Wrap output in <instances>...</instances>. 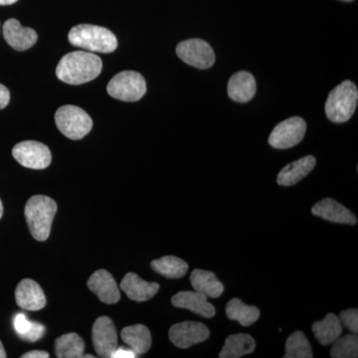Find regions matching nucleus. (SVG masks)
<instances>
[{"mask_svg": "<svg viewBox=\"0 0 358 358\" xmlns=\"http://www.w3.org/2000/svg\"><path fill=\"white\" fill-rule=\"evenodd\" d=\"M103 69V62L92 52L76 51L65 55L56 68L58 79L70 85H81L96 79Z\"/></svg>", "mask_w": 358, "mask_h": 358, "instance_id": "f257e3e1", "label": "nucleus"}, {"mask_svg": "<svg viewBox=\"0 0 358 358\" xmlns=\"http://www.w3.org/2000/svg\"><path fill=\"white\" fill-rule=\"evenodd\" d=\"M56 212L57 204L50 197L35 195L28 200L25 206V217L35 240L43 242L48 239Z\"/></svg>", "mask_w": 358, "mask_h": 358, "instance_id": "f03ea898", "label": "nucleus"}, {"mask_svg": "<svg viewBox=\"0 0 358 358\" xmlns=\"http://www.w3.org/2000/svg\"><path fill=\"white\" fill-rule=\"evenodd\" d=\"M70 43L89 52L110 53L117 47V37L109 29L101 26L80 24L70 30Z\"/></svg>", "mask_w": 358, "mask_h": 358, "instance_id": "7ed1b4c3", "label": "nucleus"}, {"mask_svg": "<svg viewBox=\"0 0 358 358\" xmlns=\"http://www.w3.org/2000/svg\"><path fill=\"white\" fill-rule=\"evenodd\" d=\"M357 87L352 82L345 81L329 93L326 103V114L331 122H348L357 109Z\"/></svg>", "mask_w": 358, "mask_h": 358, "instance_id": "20e7f679", "label": "nucleus"}, {"mask_svg": "<svg viewBox=\"0 0 358 358\" xmlns=\"http://www.w3.org/2000/svg\"><path fill=\"white\" fill-rule=\"evenodd\" d=\"M55 122L59 131L70 140H81L93 128L91 117L77 106L66 105L59 108Z\"/></svg>", "mask_w": 358, "mask_h": 358, "instance_id": "39448f33", "label": "nucleus"}, {"mask_svg": "<svg viewBox=\"0 0 358 358\" xmlns=\"http://www.w3.org/2000/svg\"><path fill=\"white\" fill-rule=\"evenodd\" d=\"M113 98L122 102H136L147 93V83L140 73L124 71L115 75L107 87Z\"/></svg>", "mask_w": 358, "mask_h": 358, "instance_id": "423d86ee", "label": "nucleus"}, {"mask_svg": "<svg viewBox=\"0 0 358 358\" xmlns=\"http://www.w3.org/2000/svg\"><path fill=\"white\" fill-rule=\"evenodd\" d=\"M307 131V124L300 117H289L275 127L268 138L271 147L285 150L300 143Z\"/></svg>", "mask_w": 358, "mask_h": 358, "instance_id": "0eeeda50", "label": "nucleus"}, {"mask_svg": "<svg viewBox=\"0 0 358 358\" xmlns=\"http://www.w3.org/2000/svg\"><path fill=\"white\" fill-rule=\"evenodd\" d=\"M176 54L186 64L199 69H208L215 62V54L210 45L201 39H189L180 42Z\"/></svg>", "mask_w": 358, "mask_h": 358, "instance_id": "6e6552de", "label": "nucleus"}, {"mask_svg": "<svg viewBox=\"0 0 358 358\" xmlns=\"http://www.w3.org/2000/svg\"><path fill=\"white\" fill-rule=\"evenodd\" d=\"M13 155L21 166L31 169H44L50 166V150L44 143L35 141H25L17 143L13 150Z\"/></svg>", "mask_w": 358, "mask_h": 358, "instance_id": "1a4fd4ad", "label": "nucleus"}, {"mask_svg": "<svg viewBox=\"0 0 358 358\" xmlns=\"http://www.w3.org/2000/svg\"><path fill=\"white\" fill-rule=\"evenodd\" d=\"M209 336L210 331L208 327L197 322H179L169 329V339L179 348H188L203 343Z\"/></svg>", "mask_w": 358, "mask_h": 358, "instance_id": "9d476101", "label": "nucleus"}, {"mask_svg": "<svg viewBox=\"0 0 358 358\" xmlns=\"http://www.w3.org/2000/svg\"><path fill=\"white\" fill-rule=\"evenodd\" d=\"M93 345L96 355L100 357H112L117 348V331L113 320L108 317H101L94 324Z\"/></svg>", "mask_w": 358, "mask_h": 358, "instance_id": "9b49d317", "label": "nucleus"}, {"mask_svg": "<svg viewBox=\"0 0 358 358\" xmlns=\"http://www.w3.org/2000/svg\"><path fill=\"white\" fill-rule=\"evenodd\" d=\"M2 32L7 44L17 51H25L31 48L38 39L35 30L23 27L20 21L14 18L4 22Z\"/></svg>", "mask_w": 358, "mask_h": 358, "instance_id": "f8f14e48", "label": "nucleus"}, {"mask_svg": "<svg viewBox=\"0 0 358 358\" xmlns=\"http://www.w3.org/2000/svg\"><path fill=\"white\" fill-rule=\"evenodd\" d=\"M88 288L107 305H114L121 299L117 282L113 275L106 270L96 271L90 277Z\"/></svg>", "mask_w": 358, "mask_h": 358, "instance_id": "ddd939ff", "label": "nucleus"}, {"mask_svg": "<svg viewBox=\"0 0 358 358\" xmlns=\"http://www.w3.org/2000/svg\"><path fill=\"white\" fill-rule=\"evenodd\" d=\"M15 300L18 307L26 310H42L46 306V296L41 287L33 280H22L16 287Z\"/></svg>", "mask_w": 358, "mask_h": 358, "instance_id": "4468645a", "label": "nucleus"}, {"mask_svg": "<svg viewBox=\"0 0 358 358\" xmlns=\"http://www.w3.org/2000/svg\"><path fill=\"white\" fill-rule=\"evenodd\" d=\"M312 213L331 222L348 225H355L357 223L355 214L333 199L320 200L313 207Z\"/></svg>", "mask_w": 358, "mask_h": 358, "instance_id": "2eb2a0df", "label": "nucleus"}, {"mask_svg": "<svg viewBox=\"0 0 358 358\" xmlns=\"http://www.w3.org/2000/svg\"><path fill=\"white\" fill-rule=\"evenodd\" d=\"M171 303L174 307L186 308L206 319H211L215 315V308L207 301V296L199 292H179L173 296Z\"/></svg>", "mask_w": 358, "mask_h": 358, "instance_id": "dca6fc26", "label": "nucleus"}, {"mask_svg": "<svg viewBox=\"0 0 358 358\" xmlns=\"http://www.w3.org/2000/svg\"><path fill=\"white\" fill-rule=\"evenodd\" d=\"M121 288L129 300L145 301L154 298L159 289L157 282L143 281L134 273H128L121 282Z\"/></svg>", "mask_w": 358, "mask_h": 358, "instance_id": "f3484780", "label": "nucleus"}, {"mask_svg": "<svg viewBox=\"0 0 358 358\" xmlns=\"http://www.w3.org/2000/svg\"><path fill=\"white\" fill-rule=\"evenodd\" d=\"M256 81L248 72H238L230 78L228 83V95L238 103H246L256 94Z\"/></svg>", "mask_w": 358, "mask_h": 358, "instance_id": "a211bd4d", "label": "nucleus"}, {"mask_svg": "<svg viewBox=\"0 0 358 358\" xmlns=\"http://www.w3.org/2000/svg\"><path fill=\"white\" fill-rule=\"evenodd\" d=\"M315 166V159L313 155H307L303 159L296 160L285 166L278 174V185L282 186L296 185L299 181L306 178Z\"/></svg>", "mask_w": 358, "mask_h": 358, "instance_id": "6ab92c4d", "label": "nucleus"}, {"mask_svg": "<svg viewBox=\"0 0 358 358\" xmlns=\"http://www.w3.org/2000/svg\"><path fill=\"white\" fill-rule=\"evenodd\" d=\"M190 282L195 291L205 294L207 298L217 299L224 292L222 282L210 271L196 268L190 275Z\"/></svg>", "mask_w": 358, "mask_h": 358, "instance_id": "aec40b11", "label": "nucleus"}, {"mask_svg": "<svg viewBox=\"0 0 358 358\" xmlns=\"http://www.w3.org/2000/svg\"><path fill=\"white\" fill-rule=\"evenodd\" d=\"M124 343L129 345L136 355L148 352L152 346V334L143 324L124 327L121 333Z\"/></svg>", "mask_w": 358, "mask_h": 358, "instance_id": "412c9836", "label": "nucleus"}, {"mask_svg": "<svg viewBox=\"0 0 358 358\" xmlns=\"http://www.w3.org/2000/svg\"><path fill=\"white\" fill-rule=\"evenodd\" d=\"M313 333L322 345H329L343 334L341 320L334 313H327L322 320L313 322Z\"/></svg>", "mask_w": 358, "mask_h": 358, "instance_id": "4be33fe9", "label": "nucleus"}, {"mask_svg": "<svg viewBox=\"0 0 358 358\" xmlns=\"http://www.w3.org/2000/svg\"><path fill=\"white\" fill-rule=\"evenodd\" d=\"M256 343L249 334H238L226 338L225 345L219 353L220 358H239L255 350Z\"/></svg>", "mask_w": 358, "mask_h": 358, "instance_id": "5701e85b", "label": "nucleus"}, {"mask_svg": "<svg viewBox=\"0 0 358 358\" xmlns=\"http://www.w3.org/2000/svg\"><path fill=\"white\" fill-rule=\"evenodd\" d=\"M228 319L236 320L241 326L249 327L260 317V310L254 306H247L239 299H232L226 306Z\"/></svg>", "mask_w": 358, "mask_h": 358, "instance_id": "b1692460", "label": "nucleus"}, {"mask_svg": "<svg viewBox=\"0 0 358 358\" xmlns=\"http://www.w3.org/2000/svg\"><path fill=\"white\" fill-rule=\"evenodd\" d=\"M85 343L77 334H67L55 341L56 357L59 358L83 357Z\"/></svg>", "mask_w": 358, "mask_h": 358, "instance_id": "393cba45", "label": "nucleus"}, {"mask_svg": "<svg viewBox=\"0 0 358 358\" xmlns=\"http://www.w3.org/2000/svg\"><path fill=\"white\" fill-rule=\"evenodd\" d=\"M155 272L169 278V279H179L187 273L188 265L180 258L174 256H166L150 264Z\"/></svg>", "mask_w": 358, "mask_h": 358, "instance_id": "a878e982", "label": "nucleus"}, {"mask_svg": "<svg viewBox=\"0 0 358 358\" xmlns=\"http://www.w3.org/2000/svg\"><path fill=\"white\" fill-rule=\"evenodd\" d=\"M13 327L21 338L28 341H36L43 338L46 327L39 322H31L24 313H17L13 319Z\"/></svg>", "mask_w": 358, "mask_h": 358, "instance_id": "bb28decb", "label": "nucleus"}, {"mask_svg": "<svg viewBox=\"0 0 358 358\" xmlns=\"http://www.w3.org/2000/svg\"><path fill=\"white\" fill-rule=\"evenodd\" d=\"M313 357L310 341L301 331H294L286 343L285 358H312Z\"/></svg>", "mask_w": 358, "mask_h": 358, "instance_id": "cd10ccee", "label": "nucleus"}, {"mask_svg": "<svg viewBox=\"0 0 358 358\" xmlns=\"http://www.w3.org/2000/svg\"><path fill=\"white\" fill-rule=\"evenodd\" d=\"M331 350L333 358H355L358 357V338L357 334H346L334 341Z\"/></svg>", "mask_w": 358, "mask_h": 358, "instance_id": "c85d7f7f", "label": "nucleus"}, {"mask_svg": "<svg viewBox=\"0 0 358 358\" xmlns=\"http://www.w3.org/2000/svg\"><path fill=\"white\" fill-rule=\"evenodd\" d=\"M341 322L352 333L357 334L358 333V310L357 308H352V310H343L341 313L338 317Z\"/></svg>", "mask_w": 358, "mask_h": 358, "instance_id": "c756f323", "label": "nucleus"}, {"mask_svg": "<svg viewBox=\"0 0 358 358\" xmlns=\"http://www.w3.org/2000/svg\"><path fill=\"white\" fill-rule=\"evenodd\" d=\"M136 357H138V355L131 348L126 350V348H119V346L112 355L113 358H134Z\"/></svg>", "mask_w": 358, "mask_h": 358, "instance_id": "7c9ffc66", "label": "nucleus"}, {"mask_svg": "<svg viewBox=\"0 0 358 358\" xmlns=\"http://www.w3.org/2000/svg\"><path fill=\"white\" fill-rule=\"evenodd\" d=\"M10 101L9 90L3 85L0 84V110L4 109Z\"/></svg>", "mask_w": 358, "mask_h": 358, "instance_id": "2f4dec72", "label": "nucleus"}, {"mask_svg": "<svg viewBox=\"0 0 358 358\" xmlns=\"http://www.w3.org/2000/svg\"><path fill=\"white\" fill-rule=\"evenodd\" d=\"M22 358H48L49 353L42 352V350H33V352H26L21 357Z\"/></svg>", "mask_w": 358, "mask_h": 358, "instance_id": "473e14b6", "label": "nucleus"}, {"mask_svg": "<svg viewBox=\"0 0 358 358\" xmlns=\"http://www.w3.org/2000/svg\"><path fill=\"white\" fill-rule=\"evenodd\" d=\"M17 0H0V6H10L15 3Z\"/></svg>", "mask_w": 358, "mask_h": 358, "instance_id": "72a5a7b5", "label": "nucleus"}, {"mask_svg": "<svg viewBox=\"0 0 358 358\" xmlns=\"http://www.w3.org/2000/svg\"><path fill=\"white\" fill-rule=\"evenodd\" d=\"M6 352L4 350L3 345H2L1 341H0V358H6Z\"/></svg>", "mask_w": 358, "mask_h": 358, "instance_id": "f704fd0d", "label": "nucleus"}, {"mask_svg": "<svg viewBox=\"0 0 358 358\" xmlns=\"http://www.w3.org/2000/svg\"><path fill=\"white\" fill-rule=\"evenodd\" d=\"M2 215H3V206H2V202L0 200V219H1Z\"/></svg>", "mask_w": 358, "mask_h": 358, "instance_id": "c9c22d12", "label": "nucleus"}, {"mask_svg": "<svg viewBox=\"0 0 358 358\" xmlns=\"http://www.w3.org/2000/svg\"><path fill=\"white\" fill-rule=\"evenodd\" d=\"M83 357L94 358V357H93V355H83Z\"/></svg>", "mask_w": 358, "mask_h": 358, "instance_id": "e433bc0d", "label": "nucleus"}, {"mask_svg": "<svg viewBox=\"0 0 358 358\" xmlns=\"http://www.w3.org/2000/svg\"><path fill=\"white\" fill-rule=\"evenodd\" d=\"M341 1H352V0H341Z\"/></svg>", "mask_w": 358, "mask_h": 358, "instance_id": "4c0bfd02", "label": "nucleus"}]
</instances>
